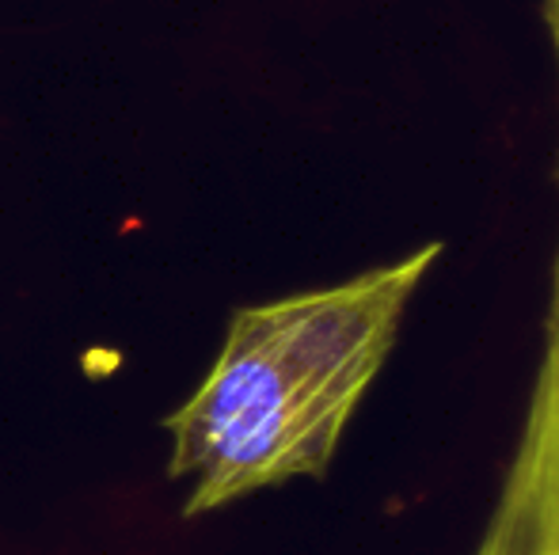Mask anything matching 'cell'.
<instances>
[{
  "label": "cell",
  "mask_w": 559,
  "mask_h": 555,
  "mask_svg": "<svg viewBox=\"0 0 559 555\" xmlns=\"http://www.w3.org/2000/svg\"><path fill=\"white\" fill-rule=\"evenodd\" d=\"M545 20L552 31V46H556V61H559V0H545Z\"/></svg>",
  "instance_id": "3"
},
{
  "label": "cell",
  "mask_w": 559,
  "mask_h": 555,
  "mask_svg": "<svg viewBox=\"0 0 559 555\" xmlns=\"http://www.w3.org/2000/svg\"><path fill=\"white\" fill-rule=\"evenodd\" d=\"M476 555H559V252L545 319V354L514 460Z\"/></svg>",
  "instance_id": "2"
},
{
  "label": "cell",
  "mask_w": 559,
  "mask_h": 555,
  "mask_svg": "<svg viewBox=\"0 0 559 555\" xmlns=\"http://www.w3.org/2000/svg\"><path fill=\"white\" fill-rule=\"evenodd\" d=\"M438 255L442 244H427L358 278L233 312L202 385L164 419L187 518L332 468Z\"/></svg>",
  "instance_id": "1"
}]
</instances>
